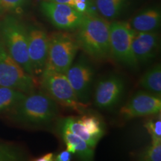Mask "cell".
Wrapping results in <instances>:
<instances>
[{
    "label": "cell",
    "mask_w": 161,
    "mask_h": 161,
    "mask_svg": "<svg viewBox=\"0 0 161 161\" xmlns=\"http://www.w3.org/2000/svg\"><path fill=\"white\" fill-rule=\"evenodd\" d=\"M134 32L127 22L117 21L110 24V55L118 62L130 67L138 65L131 49Z\"/></svg>",
    "instance_id": "cell-7"
},
{
    "label": "cell",
    "mask_w": 161,
    "mask_h": 161,
    "mask_svg": "<svg viewBox=\"0 0 161 161\" xmlns=\"http://www.w3.org/2000/svg\"><path fill=\"white\" fill-rule=\"evenodd\" d=\"M159 46V36L157 32H134L131 49L137 64L148 63L155 57Z\"/></svg>",
    "instance_id": "cell-13"
},
{
    "label": "cell",
    "mask_w": 161,
    "mask_h": 161,
    "mask_svg": "<svg viewBox=\"0 0 161 161\" xmlns=\"http://www.w3.org/2000/svg\"><path fill=\"white\" fill-rule=\"evenodd\" d=\"M139 84L147 92L160 96L161 93V66L156 64L144 73L139 80Z\"/></svg>",
    "instance_id": "cell-16"
},
{
    "label": "cell",
    "mask_w": 161,
    "mask_h": 161,
    "mask_svg": "<svg viewBox=\"0 0 161 161\" xmlns=\"http://www.w3.org/2000/svg\"><path fill=\"white\" fill-rule=\"evenodd\" d=\"M60 133L64 142L66 143V150L72 154H77L84 160H90L93 159L94 150L84 140L76 136L67 128L60 126Z\"/></svg>",
    "instance_id": "cell-14"
},
{
    "label": "cell",
    "mask_w": 161,
    "mask_h": 161,
    "mask_svg": "<svg viewBox=\"0 0 161 161\" xmlns=\"http://www.w3.org/2000/svg\"><path fill=\"white\" fill-rule=\"evenodd\" d=\"M139 160L143 161H160L161 160V144H151L140 153Z\"/></svg>",
    "instance_id": "cell-23"
},
{
    "label": "cell",
    "mask_w": 161,
    "mask_h": 161,
    "mask_svg": "<svg viewBox=\"0 0 161 161\" xmlns=\"http://www.w3.org/2000/svg\"><path fill=\"white\" fill-rule=\"evenodd\" d=\"M70 160H71V153L68 152L66 149L62 151L55 157L54 156L55 161H69Z\"/></svg>",
    "instance_id": "cell-25"
},
{
    "label": "cell",
    "mask_w": 161,
    "mask_h": 161,
    "mask_svg": "<svg viewBox=\"0 0 161 161\" xmlns=\"http://www.w3.org/2000/svg\"><path fill=\"white\" fill-rule=\"evenodd\" d=\"M0 34L11 57L28 74L34 76L28 52V30L25 26L16 18L8 17L0 25Z\"/></svg>",
    "instance_id": "cell-3"
},
{
    "label": "cell",
    "mask_w": 161,
    "mask_h": 161,
    "mask_svg": "<svg viewBox=\"0 0 161 161\" xmlns=\"http://www.w3.org/2000/svg\"><path fill=\"white\" fill-rule=\"evenodd\" d=\"M125 91V82L120 76L110 75L101 80L96 86L94 101L98 108L109 109L116 106Z\"/></svg>",
    "instance_id": "cell-12"
},
{
    "label": "cell",
    "mask_w": 161,
    "mask_h": 161,
    "mask_svg": "<svg viewBox=\"0 0 161 161\" xmlns=\"http://www.w3.org/2000/svg\"><path fill=\"white\" fill-rule=\"evenodd\" d=\"M66 75L78 101L88 105L95 71L86 56L80 55L78 59L74 64L72 63L66 71Z\"/></svg>",
    "instance_id": "cell-8"
},
{
    "label": "cell",
    "mask_w": 161,
    "mask_h": 161,
    "mask_svg": "<svg viewBox=\"0 0 161 161\" xmlns=\"http://www.w3.org/2000/svg\"><path fill=\"white\" fill-rule=\"evenodd\" d=\"M125 0H96V6L104 17L111 19L119 14Z\"/></svg>",
    "instance_id": "cell-19"
},
{
    "label": "cell",
    "mask_w": 161,
    "mask_h": 161,
    "mask_svg": "<svg viewBox=\"0 0 161 161\" xmlns=\"http://www.w3.org/2000/svg\"><path fill=\"white\" fill-rule=\"evenodd\" d=\"M49 48V36L45 30L31 27L28 31V52L35 77H40L45 69Z\"/></svg>",
    "instance_id": "cell-11"
},
{
    "label": "cell",
    "mask_w": 161,
    "mask_h": 161,
    "mask_svg": "<svg viewBox=\"0 0 161 161\" xmlns=\"http://www.w3.org/2000/svg\"><path fill=\"white\" fill-rule=\"evenodd\" d=\"M0 86L17 89L28 94L35 88V78L28 74L5 49L0 39Z\"/></svg>",
    "instance_id": "cell-6"
},
{
    "label": "cell",
    "mask_w": 161,
    "mask_h": 161,
    "mask_svg": "<svg viewBox=\"0 0 161 161\" xmlns=\"http://www.w3.org/2000/svg\"><path fill=\"white\" fill-rule=\"evenodd\" d=\"M10 110L16 123L29 127L46 126L58 115V104L46 92H30Z\"/></svg>",
    "instance_id": "cell-1"
},
{
    "label": "cell",
    "mask_w": 161,
    "mask_h": 161,
    "mask_svg": "<svg viewBox=\"0 0 161 161\" xmlns=\"http://www.w3.org/2000/svg\"><path fill=\"white\" fill-rule=\"evenodd\" d=\"M110 23L103 17L85 15L75 37L79 49L97 61L108 60L110 55Z\"/></svg>",
    "instance_id": "cell-2"
},
{
    "label": "cell",
    "mask_w": 161,
    "mask_h": 161,
    "mask_svg": "<svg viewBox=\"0 0 161 161\" xmlns=\"http://www.w3.org/2000/svg\"><path fill=\"white\" fill-rule=\"evenodd\" d=\"M25 96V92L14 88L0 86V111L11 110Z\"/></svg>",
    "instance_id": "cell-18"
},
{
    "label": "cell",
    "mask_w": 161,
    "mask_h": 161,
    "mask_svg": "<svg viewBox=\"0 0 161 161\" xmlns=\"http://www.w3.org/2000/svg\"><path fill=\"white\" fill-rule=\"evenodd\" d=\"M40 9L52 25L64 31L77 29L85 16L70 5L48 0L41 2Z\"/></svg>",
    "instance_id": "cell-9"
},
{
    "label": "cell",
    "mask_w": 161,
    "mask_h": 161,
    "mask_svg": "<svg viewBox=\"0 0 161 161\" xmlns=\"http://www.w3.org/2000/svg\"><path fill=\"white\" fill-rule=\"evenodd\" d=\"M41 86L48 96L57 104L68 109L82 113L87 104L78 101L66 74L54 71H43L41 76Z\"/></svg>",
    "instance_id": "cell-5"
},
{
    "label": "cell",
    "mask_w": 161,
    "mask_h": 161,
    "mask_svg": "<svg viewBox=\"0 0 161 161\" xmlns=\"http://www.w3.org/2000/svg\"><path fill=\"white\" fill-rule=\"evenodd\" d=\"M24 153L17 146L0 143V161H19L25 159Z\"/></svg>",
    "instance_id": "cell-21"
},
{
    "label": "cell",
    "mask_w": 161,
    "mask_h": 161,
    "mask_svg": "<svg viewBox=\"0 0 161 161\" xmlns=\"http://www.w3.org/2000/svg\"><path fill=\"white\" fill-rule=\"evenodd\" d=\"M35 161H53L54 160V154L53 153H47L44 155L39 157L34 160Z\"/></svg>",
    "instance_id": "cell-26"
},
{
    "label": "cell",
    "mask_w": 161,
    "mask_h": 161,
    "mask_svg": "<svg viewBox=\"0 0 161 161\" xmlns=\"http://www.w3.org/2000/svg\"><path fill=\"white\" fill-rule=\"evenodd\" d=\"M161 14L158 8H151L133 18L130 26L134 31H154L160 25Z\"/></svg>",
    "instance_id": "cell-15"
},
{
    "label": "cell",
    "mask_w": 161,
    "mask_h": 161,
    "mask_svg": "<svg viewBox=\"0 0 161 161\" xmlns=\"http://www.w3.org/2000/svg\"><path fill=\"white\" fill-rule=\"evenodd\" d=\"M157 116V115H156ZM147 131L151 136L152 144H161V117L160 114L150 118L145 124Z\"/></svg>",
    "instance_id": "cell-22"
},
{
    "label": "cell",
    "mask_w": 161,
    "mask_h": 161,
    "mask_svg": "<svg viewBox=\"0 0 161 161\" xmlns=\"http://www.w3.org/2000/svg\"><path fill=\"white\" fill-rule=\"evenodd\" d=\"M28 0H0V13L21 11Z\"/></svg>",
    "instance_id": "cell-24"
},
{
    "label": "cell",
    "mask_w": 161,
    "mask_h": 161,
    "mask_svg": "<svg viewBox=\"0 0 161 161\" xmlns=\"http://www.w3.org/2000/svg\"><path fill=\"white\" fill-rule=\"evenodd\" d=\"M80 120L88 133L99 141L104 134L103 126L99 118L94 115H84Z\"/></svg>",
    "instance_id": "cell-20"
},
{
    "label": "cell",
    "mask_w": 161,
    "mask_h": 161,
    "mask_svg": "<svg viewBox=\"0 0 161 161\" xmlns=\"http://www.w3.org/2000/svg\"><path fill=\"white\" fill-rule=\"evenodd\" d=\"M48 1H51V2H54V3H61V4H65V5H70L71 7L73 8L78 0H48Z\"/></svg>",
    "instance_id": "cell-27"
},
{
    "label": "cell",
    "mask_w": 161,
    "mask_h": 161,
    "mask_svg": "<svg viewBox=\"0 0 161 161\" xmlns=\"http://www.w3.org/2000/svg\"><path fill=\"white\" fill-rule=\"evenodd\" d=\"M61 126L67 128L76 136L84 140L90 147L94 148L97 145L98 140L90 134L80 119L73 117H67L61 121Z\"/></svg>",
    "instance_id": "cell-17"
},
{
    "label": "cell",
    "mask_w": 161,
    "mask_h": 161,
    "mask_svg": "<svg viewBox=\"0 0 161 161\" xmlns=\"http://www.w3.org/2000/svg\"><path fill=\"white\" fill-rule=\"evenodd\" d=\"M160 96L152 92L140 91L121 108L119 114L125 119L155 116L160 114Z\"/></svg>",
    "instance_id": "cell-10"
},
{
    "label": "cell",
    "mask_w": 161,
    "mask_h": 161,
    "mask_svg": "<svg viewBox=\"0 0 161 161\" xmlns=\"http://www.w3.org/2000/svg\"><path fill=\"white\" fill-rule=\"evenodd\" d=\"M79 49L75 35L67 31L54 32L49 36L47 60L44 71L66 74Z\"/></svg>",
    "instance_id": "cell-4"
}]
</instances>
